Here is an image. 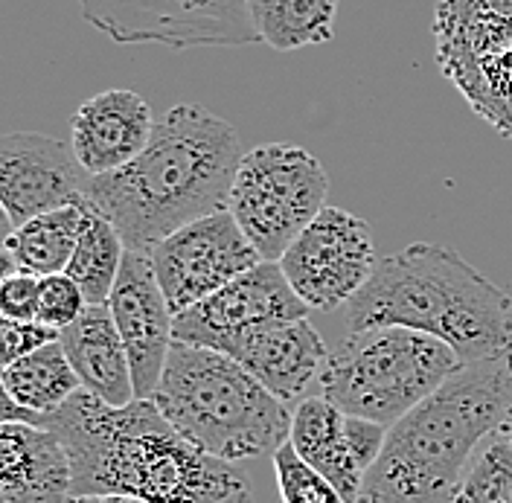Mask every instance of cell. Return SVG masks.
<instances>
[{
    "label": "cell",
    "instance_id": "e0dca14e",
    "mask_svg": "<svg viewBox=\"0 0 512 503\" xmlns=\"http://www.w3.org/2000/svg\"><path fill=\"white\" fill-rule=\"evenodd\" d=\"M224 355L242 364L280 402H291L303 396L312 378L320 376L329 349L309 317H300L251 329L227 346Z\"/></svg>",
    "mask_w": 512,
    "mask_h": 503
},
{
    "label": "cell",
    "instance_id": "d4e9b609",
    "mask_svg": "<svg viewBox=\"0 0 512 503\" xmlns=\"http://www.w3.org/2000/svg\"><path fill=\"white\" fill-rule=\"evenodd\" d=\"M274 474L283 503H347L344 495L318 472L312 469L291 442H283L274 454Z\"/></svg>",
    "mask_w": 512,
    "mask_h": 503
},
{
    "label": "cell",
    "instance_id": "2e32d148",
    "mask_svg": "<svg viewBox=\"0 0 512 503\" xmlns=\"http://www.w3.org/2000/svg\"><path fill=\"white\" fill-rule=\"evenodd\" d=\"M152 108L137 91L111 88L79 105L70 146L91 178L111 175L137 158L155 134Z\"/></svg>",
    "mask_w": 512,
    "mask_h": 503
},
{
    "label": "cell",
    "instance_id": "ac0fdd59",
    "mask_svg": "<svg viewBox=\"0 0 512 503\" xmlns=\"http://www.w3.org/2000/svg\"><path fill=\"white\" fill-rule=\"evenodd\" d=\"M73 469L62 440L38 425H0V503H67Z\"/></svg>",
    "mask_w": 512,
    "mask_h": 503
},
{
    "label": "cell",
    "instance_id": "603a6c76",
    "mask_svg": "<svg viewBox=\"0 0 512 503\" xmlns=\"http://www.w3.org/2000/svg\"><path fill=\"white\" fill-rule=\"evenodd\" d=\"M248 9L256 38L288 53L332 38L338 0H248Z\"/></svg>",
    "mask_w": 512,
    "mask_h": 503
},
{
    "label": "cell",
    "instance_id": "7c38bea8",
    "mask_svg": "<svg viewBox=\"0 0 512 503\" xmlns=\"http://www.w3.org/2000/svg\"><path fill=\"white\" fill-rule=\"evenodd\" d=\"M309 317V306L294 294L280 262H259L198 306L175 315V341L224 352L245 332Z\"/></svg>",
    "mask_w": 512,
    "mask_h": 503
},
{
    "label": "cell",
    "instance_id": "8992f818",
    "mask_svg": "<svg viewBox=\"0 0 512 503\" xmlns=\"http://www.w3.org/2000/svg\"><path fill=\"white\" fill-rule=\"evenodd\" d=\"M460 367L457 352L425 332L376 326L350 332L329 349L318 378L332 405L390 428L434 396Z\"/></svg>",
    "mask_w": 512,
    "mask_h": 503
},
{
    "label": "cell",
    "instance_id": "52a82bcc",
    "mask_svg": "<svg viewBox=\"0 0 512 503\" xmlns=\"http://www.w3.org/2000/svg\"><path fill=\"white\" fill-rule=\"evenodd\" d=\"M326 195L329 175L309 149L265 143L239 163L227 210L265 262H280L288 245L318 219Z\"/></svg>",
    "mask_w": 512,
    "mask_h": 503
},
{
    "label": "cell",
    "instance_id": "ba28073f",
    "mask_svg": "<svg viewBox=\"0 0 512 503\" xmlns=\"http://www.w3.org/2000/svg\"><path fill=\"white\" fill-rule=\"evenodd\" d=\"M434 38L448 82L512 140V0H440Z\"/></svg>",
    "mask_w": 512,
    "mask_h": 503
},
{
    "label": "cell",
    "instance_id": "cb8c5ba5",
    "mask_svg": "<svg viewBox=\"0 0 512 503\" xmlns=\"http://www.w3.org/2000/svg\"><path fill=\"white\" fill-rule=\"evenodd\" d=\"M454 503H512V445L504 434L480 445Z\"/></svg>",
    "mask_w": 512,
    "mask_h": 503
},
{
    "label": "cell",
    "instance_id": "ffe728a7",
    "mask_svg": "<svg viewBox=\"0 0 512 503\" xmlns=\"http://www.w3.org/2000/svg\"><path fill=\"white\" fill-rule=\"evenodd\" d=\"M85 210L88 201L44 213L15 227L3 245V268H6L3 274L9 271H27L35 277L64 274L70 256L76 251Z\"/></svg>",
    "mask_w": 512,
    "mask_h": 503
},
{
    "label": "cell",
    "instance_id": "7a4b0ae2",
    "mask_svg": "<svg viewBox=\"0 0 512 503\" xmlns=\"http://www.w3.org/2000/svg\"><path fill=\"white\" fill-rule=\"evenodd\" d=\"M242 146L233 126L207 108H169L149 146L128 166L91 178L88 201L117 227L126 251L146 253L184 224L227 210Z\"/></svg>",
    "mask_w": 512,
    "mask_h": 503
},
{
    "label": "cell",
    "instance_id": "30bf717a",
    "mask_svg": "<svg viewBox=\"0 0 512 503\" xmlns=\"http://www.w3.org/2000/svg\"><path fill=\"white\" fill-rule=\"evenodd\" d=\"M376 265L370 224L329 204L280 256V268L294 294L320 312L350 303L373 277Z\"/></svg>",
    "mask_w": 512,
    "mask_h": 503
},
{
    "label": "cell",
    "instance_id": "44dd1931",
    "mask_svg": "<svg viewBox=\"0 0 512 503\" xmlns=\"http://www.w3.org/2000/svg\"><path fill=\"white\" fill-rule=\"evenodd\" d=\"M79 390L82 381L73 364L67 361L59 341L41 346L3 367V396L38 416L59 410Z\"/></svg>",
    "mask_w": 512,
    "mask_h": 503
},
{
    "label": "cell",
    "instance_id": "7402d4cb",
    "mask_svg": "<svg viewBox=\"0 0 512 503\" xmlns=\"http://www.w3.org/2000/svg\"><path fill=\"white\" fill-rule=\"evenodd\" d=\"M123 259H126L123 236L102 213H96L88 201L82 230L76 239V251L64 268V274L82 288L88 306H108L111 291L120 277V268H123Z\"/></svg>",
    "mask_w": 512,
    "mask_h": 503
},
{
    "label": "cell",
    "instance_id": "4316f807",
    "mask_svg": "<svg viewBox=\"0 0 512 503\" xmlns=\"http://www.w3.org/2000/svg\"><path fill=\"white\" fill-rule=\"evenodd\" d=\"M41 277L27 271H9L0 283V315L9 320H38Z\"/></svg>",
    "mask_w": 512,
    "mask_h": 503
},
{
    "label": "cell",
    "instance_id": "9c48e42d",
    "mask_svg": "<svg viewBox=\"0 0 512 503\" xmlns=\"http://www.w3.org/2000/svg\"><path fill=\"white\" fill-rule=\"evenodd\" d=\"M82 18L117 44L239 47L259 41L248 0H79Z\"/></svg>",
    "mask_w": 512,
    "mask_h": 503
},
{
    "label": "cell",
    "instance_id": "277c9868",
    "mask_svg": "<svg viewBox=\"0 0 512 503\" xmlns=\"http://www.w3.org/2000/svg\"><path fill=\"white\" fill-rule=\"evenodd\" d=\"M350 332L405 326L448 344L463 364L512 349V294L454 248L414 242L384 256L347 303Z\"/></svg>",
    "mask_w": 512,
    "mask_h": 503
},
{
    "label": "cell",
    "instance_id": "8fae6325",
    "mask_svg": "<svg viewBox=\"0 0 512 503\" xmlns=\"http://www.w3.org/2000/svg\"><path fill=\"white\" fill-rule=\"evenodd\" d=\"M265 262L230 210L184 224L152 251L172 315H181Z\"/></svg>",
    "mask_w": 512,
    "mask_h": 503
},
{
    "label": "cell",
    "instance_id": "9a60e30c",
    "mask_svg": "<svg viewBox=\"0 0 512 503\" xmlns=\"http://www.w3.org/2000/svg\"><path fill=\"white\" fill-rule=\"evenodd\" d=\"M108 309L126 344L137 399H155L169 349L175 344V315L158 283L152 256L126 251Z\"/></svg>",
    "mask_w": 512,
    "mask_h": 503
},
{
    "label": "cell",
    "instance_id": "5bb4252c",
    "mask_svg": "<svg viewBox=\"0 0 512 503\" xmlns=\"http://www.w3.org/2000/svg\"><path fill=\"white\" fill-rule=\"evenodd\" d=\"M387 428L379 422L350 416L326 396L303 399L291 416V437L294 451L318 469L344 501L355 503L361 495L364 477L382 454Z\"/></svg>",
    "mask_w": 512,
    "mask_h": 503
},
{
    "label": "cell",
    "instance_id": "6da1fadb",
    "mask_svg": "<svg viewBox=\"0 0 512 503\" xmlns=\"http://www.w3.org/2000/svg\"><path fill=\"white\" fill-rule=\"evenodd\" d=\"M38 428L62 440L73 495H131L146 503H248L251 489L233 463L190 442L152 402L105 405L79 390L44 413Z\"/></svg>",
    "mask_w": 512,
    "mask_h": 503
},
{
    "label": "cell",
    "instance_id": "83f0119b",
    "mask_svg": "<svg viewBox=\"0 0 512 503\" xmlns=\"http://www.w3.org/2000/svg\"><path fill=\"white\" fill-rule=\"evenodd\" d=\"M59 341V332L41 320H9L3 317V367L30 355L41 346Z\"/></svg>",
    "mask_w": 512,
    "mask_h": 503
},
{
    "label": "cell",
    "instance_id": "f546056e",
    "mask_svg": "<svg viewBox=\"0 0 512 503\" xmlns=\"http://www.w3.org/2000/svg\"><path fill=\"white\" fill-rule=\"evenodd\" d=\"M498 434H504V437H507L512 445V410H510V416L504 419V425H501V431H498Z\"/></svg>",
    "mask_w": 512,
    "mask_h": 503
},
{
    "label": "cell",
    "instance_id": "5b68a950",
    "mask_svg": "<svg viewBox=\"0 0 512 503\" xmlns=\"http://www.w3.org/2000/svg\"><path fill=\"white\" fill-rule=\"evenodd\" d=\"M152 402L187 440L227 463L274 457L291 437L283 402L219 349L175 341Z\"/></svg>",
    "mask_w": 512,
    "mask_h": 503
},
{
    "label": "cell",
    "instance_id": "484cf974",
    "mask_svg": "<svg viewBox=\"0 0 512 503\" xmlns=\"http://www.w3.org/2000/svg\"><path fill=\"white\" fill-rule=\"evenodd\" d=\"M85 309H88V300H85L82 288L73 283L67 274L41 277V306H38V320L41 323L62 332L70 323H76Z\"/></svg>",
    "mask_w": 512,
    "mask_h": 503
},
{
    "label": "cell",
    "instance_id": "f1b7e54d",
    "mask_svg": "<svg viewBox=\"0 0 512 503\" xmlns=\"http://www.w3.org/2000/svg\"><path fill=\"white\" fill-rule=\"evenodd\" d=\"M67 503H146L131 495H73Z\"/></svg>",
    "mask_w": 512,
    "mask_h": 503
},
{
    "label": "cell",
    "instance_id": "3957f363",
    "mask_svg": "<svg viewBox=\"0 0 512 503\" xmlns=\"http://www.w3.org/2000/svg\"><path fill=\"white\" fill-rule=\"evenodd\" d=\"M512 410V349L463 364L387 428L382 454L355 503H454L478 448Z\"/></svg>",
    "mask_w": 512,
    "mask_h": 503
},
{
    "label": "cell",
    "instance_id": "4fadbf2b",
    "mask_svg": "<svg viewBox=\"0 0 512 503\" xmlns=\"http://www.w3.org/2000/svg\"><path fill=\"white\" fill-rule=\"evenodd\" d=\"M91 175L79 163L73 146L62 140L9 131L0 140V201L9 221H24L88 201Z\"/></svg>",
    "mask_w": 512,
    "mask_h": 503
},
{
    "label": "cell",
    "instance_id": "d6986e66",
    "mask_svg": "<svg viewBox=\"0 0 512 503\" xmlns=\"http://www.w3.org/2000/svg\"><path fill=\"white\" fill-rule=\"evenodd\" d=\"M59 344L82 381V390L114 408H126L137 399L126 344L108 306H88L76 323L59 332Z\"/></svg>",
    "mask_w": 512,
    "mask_h": 503
}]
</instances>
